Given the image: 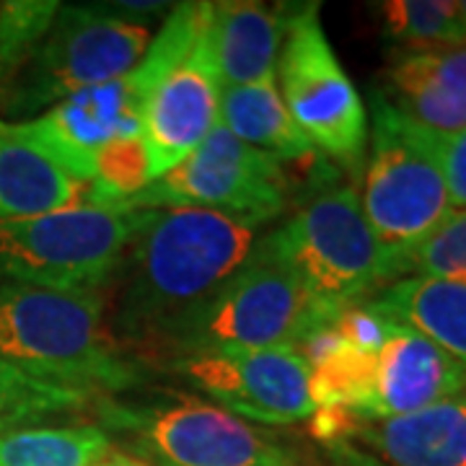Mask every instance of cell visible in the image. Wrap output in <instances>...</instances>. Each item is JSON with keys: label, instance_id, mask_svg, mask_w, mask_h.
<instances>
[{"label": "cell", "instance_id": "1", "mask_svg": "<svg viewBox=\"0 0 466 466\" xmlns=\"http://www.w3.org/2000/svg\"><path fill=\"white\" fill-rule=\"evenodd\" d=\"M272 226L208 208L137 210L116 275V342L148 352L153 339L198 309L247 265Z\"/></svg>", "mask_w": 466, "mask_h": 466}, {"label": "cell", "instance_id": "2", "mask_svg": "<svg viewBox=\"0 0 466 466\" xmlns=\"http://www.w3.org/2000/svg\"><path fill=\"white\" fill-rule=\"evenodd\" d=\"M0 363L96 400L146 386L140 358L104 319L101 290L0 285Z\"/></svg>", "mask_w": 466, "mask_h": 466}, {"label": "cell", "instance_id": "3", "mask_svg": "<svg viewBox=\"0 0 466 466\" xmlns=\"http://www.w3.org/2000/svg\"><path fill=\"white\" fill-rule=\"evenodd\" d=\"M109 435L125 438L153 466H309L272 428L233 415L182 389H133L96 401Z\"/></svg>", "mask_w": 466, "mask_h": 466}, {"label": "cell", "instance_id": "4", "mask_svg": "<svg viewBox=\"0 0 466 466\" xmlns=\"http://www.w3.org/2000/svg\"><path fill=\"white\" fill-rule=\"evenodd\" d=\"M210 3H177L140 63L106 84L86 88L26 122L16 133L52 158L76 182L91 184L96 156L116 137H137L156 88L189 52Z\"/></svg>", "mask_w": 466, "mask_h": 466}, {"label": "cell", "instance_id": "5", "mask_svg": "<svg viewBox=\"0 0 466 466\" xmlns=\"http://www.w3.org/2000/svg\"><path fill=\"white\" fill-rule=\"evenodd\" d=\"M272 233L299 278L306 327L334 321L339 311L366 303L397 280L394 262L370 231L352 182L337 179L309 192Z\"/></svg>", "mask_w": 466, "mask_h": 466}, {"label": "cell", "instance_id": "6", "mask_svg": "<svg viewBox=\"0 0 466 466\" xmlns=\"http://www.w3.org/2000/svg\"><path fill=\"white\" fill-rule=\"evenodd\" d=\"M306 317L299 278L269 228L231 280L153 339L148 358L161 363L208 350L293 348Z\"/></svg>", "mask_w": 466, "mask_h": 466}, {"label": "cell", "instance_id": "7", "mask_svg": "<svg viewBox=\"0 0 466 466\" xmlns=\"http://www.w3.org/2000/svg\"><path fill=\"white\" fill-rule=\"evenodd\" d=\"M438 143V135L400 115L370 88L368 150L358 198L370 231L394 262V275L401 254L451 213Z\"/></svg>", "mask_w": 466, "mask_h": 466}, {"label": "cell", "instance_id": "8", "mask_svg": "<svg viewBox=\"0 0 466 466\" xmlns=\"http://www.w3.org/2000/svg\"><path fill=\"white\" fill-rule=\"evenodd\" d=\"M150 45V29L106 5H63L50 32L0 88V112L26 122L55 104L133 70Z\"/></svg>", "mask_w": 466, "mask_h": 466}, {"label": "cell", "instance_id": "9", "mask_svg": "<svg viewBox=\"0 0 466 466\" xmlns=\"http://www.w3.org/2000/svg\"><path fill=\"white\" fill-rule=\"evenodd\" d=\"M137 210L78 202L45 216L0 220V285L104 290L116 278Z\"/></svg>", "mask_w": 466, "mask_h": 466}, {"label": "cell", "instance_id": "10", "mask_svg": "<svg viewBox=\"0 0 466 466\" xmlns=\"http://www.w3.org/2000/svg\"><path fill=\"white\" fill-rule=\"evenodd\" d=\"M280 96L306 137L342 174H363L368 109L321 26L319 3H288L278 57Z\"/></svg>", "mask_w": 466, "mask_h": 466}, {"label": "cell", "instance_id": "11", "mask_svg": "<svg viewBox=\"0 0 466 466\" xmlns=\"http://www.w3.org/2000/svg\"><path fill=\"white\" fill-rule=\"evenodd\" d=\"M293 182L283 161L251 148L218 119L182 164L168 168L122 205L125 213L158 208H208L231 216L275 223L288 213Z\"/></svg>", "mask_w": 466, "mask_h": 466}, {"label": "cell", "instance_id": "12", "mask_svg": "<svg viewBox=\"0 0 466 466\" xmlns=\"http://www.w3.org/2000/svg\"><path fill=\"white\" fill-rule=\"evenodd\" d=\"M158 366L218 407L257 425L309 422L311 373L296 350H208L167 358Z\"/></svg>", "mask_w": 466, "mask_h": 466}, {"label": "cell", "instance_id": "13", "mask_svg": "<svg viewBox=\"0 0 466 466\" xmlns=\"http://www.w3.org/2000/svg\"><path fill=\"white\" fill-rule=\"evenodd\" d=\"M309 428L334 466H466V391L383 420L317 410Z\"/></svg>", "mask_w": 466, "mask_h": 466}, {"label": "cell", "instance_id": "14", "mask_svg": "<svg viewBox=\"0 0 466 466\" xmlns=\"http://www.w3.org/2000/svg\"><path fill=\"white\" fill-rule=\"evenodd\" d=\"M208 21L210 8L189 52L161 81L146 109L140 137L148 150L150 182L182 164L216 127L220 115L223 81L218 73Z\"/></svg>", "mask_w": 466, "mask_h": 466}, {"label": "cell", "instance_id": "15", "mask_svg": "<svg viewBox=\"0 0 466 466\" xmlns=\"http://www.w3.org/2000/svg\"><path fill=\"white\" fill-rule=\"evenodd\" d=\"M376 91L422 130L449 137L466 130V45L391 50Z\"/></svg>", "mask_w": 466, "mask_h": 466}, {"label": "cell", "instance_id": "16", "mask_svg": "<svg viewBox=\"0 0 466 466\" xmlns=\"http://www.w3.org/2000/svg\"><path fill=\"white\" fill-rule=\"evenodd\" d=\"M464 391L466 368L428 337L394 321L389 339L376 355L373 397L363 415L355 417L383 420L412 415Z\"/></svg>", "mask_w": 466, "mask_h": 466}, {"label": "cell", "instance_id": "17", "mask_svg": "<svg viewBox=\"0 0 466 466\" xmlns=\"http://www.w3.org/2000/svg\"><path fill=\"white\" fill-rule=\"evenodd\" d=\"M288 5L223 0L210 5L208 32L223 88L265 84L278 78Z\"/></svg>", "mask_w": 466, "mask_h": 466}, {"label": "cell", "instance_id": "18", "mask_svg": "<svg viewBox=\"0 0 466 466\" xmlns=\"http://www.w3.org/2000/svg\"><path fill=\"white\" fill-rule=\"evenodd\" d=\"M88 184L47 158L0 116V220L45 216L84 202Z\"/></svg>", "mask_w": 466, "mask_h": 466}, {"label": "cell", "instance_id": "19", "mask_svg": "<svg viewBox=\"0 0 466 466\" xmlns=\"http://www.w3.org/2000/svg\"><path fill=\"white\" fill-rule=\"evenodd\" d=\"M366 303L428 337L466 368V283L401 278L383 285Z\"/></svg>", "mask_w": 466, "mask_h": 466}, {"label": "cell", "instance_id": "20", "mask_svg": "<svg viewBox=\"0 0 466 466\" xmlns=\"http://www.w3.org/2000/svg\"><path fill=\"white\" fill-rule=\"evenodd\" d=\"M218 119L251 148L275 156L278 161H317L324 158L306 137L285 106L278 78L265 84L223 88Z\"/></svg>", "mask_w": 466, "mask_h": 466}, {"label": "cell", "instance_id": "21", "mask_svg": "<svg viewBox=\"0 0 466 466\" xmlns=\"http://www.w3.org/2000/svg\"><path fill=\"white\" fill-rule=\"evenodd\" d=\"M112 449L96 422L29 425L0 433V466H91Z\"/></svg>", "mask_w": 466, "mask_h": 466}, {"label": "cell", "instance_id": "22", "mask_svg": "<svg viewBox=\"0 0 466 466\" xmlns=\"http://www.w3.org/2000/svg\"><path fill=\"white\" fill-rule=\"evenodd\" d=\"M391 50L466 45V24L456 0H383L370 5Z\"/></svg>", "mask_w": 466, "mask_h": 466}, {"label": "cell", "instance_id": "23", "mask_svg": "<svg viewBox=\"0 0 466 466\" xmlns=\"http://www.w3.org/2000/svg\"><path fill=\"white\" fill-rule=\"evenodd\" d=\"M96 397L0 363V433L94 410Z\"/></svg>", "mask_w": 466, "mask_h": 466}, {"label": "cell", "instance_id": "24", "mask_svg": "<svg viewBox=\"0 0 466 466\" xmlns=\"http://www.w3.org/2000/svg\"><path fill=\"white\" fill-rule=\"evenodd\" d=\"M148 184L150 164L143 137H116L99 150L96 171L86 189L84 202L122 210V205Z\"/></svg>", "mask_w": 466, "mask_h": 466}, {"label": "cell", "instance_id": "25", "mask_svg": "<svg viewBox=\"0 0 466 466\" xmlns=\"http://www.w3.org/2000/svg\"><path fill=\"white\" fill-rule=\"evenodd\" d=\"M401 278H435L466 283V210H451L417 247L397 262Z\"/></svg>", "mask_w": 466, "mask_h": 466}, {"label": "cell", "instance_id": "26", "mask_svg": "<svg viewBox=\"0 0 466 466\" xmlns=\"http://www.w3.org/2000/svg\"><path fill=\"white\" fill-rule=\"evenodd\" d=\"M57 11L55 0H0V88L32 57Z\"/></svg>", "mask_w": 466, "mask_h": 466}, {"label": "cell", "instance_id": "27", "mask_svg": "<svg viewBox=\"0 0 466 466\" xmlns=\"http://www.w3.org/2000/svg\"><path fill=\"white\" fill-rule=\"evenodd\" d=\"M391 324H394L391 319L383 317L381 311H376L368 303L350 306L334 317V329L339 332V337L348 342L350 348L368 352V355H379L383 342L389 339Z\"/></svg>", "mask_w": 466, "mask_h": 466}, {"label": "cell", "instance_id": "28", "mask_svg": "<svg viewBox=\"0 0 466 466\" xmlns=\"http://www.w3.org/2000/svg\"><path fill=\"white\" fill-rule=\"evenodd\" d=\"M438 153L446 177L451 210H466V130L441 137Z\"/></svg>", "mask_w": 466, "mask_h": 466}, {"label": "cell", "instance_id": "29", "mask_svg": "<svg viewBox=\"0 0 466 466\" xmlns=\"http://www.w3.org/2000/svg\"><path fill=\"white\" fill-rule=\"evenodd\" d=\"M91 466H153L150 461H146L143 456H137L133 451H122V449H112L106 451L104 456H101L99 461H94Z\"/></svg>", "mask_w": 466, "mask_h": 466}, {"label": "cell", "instance_id": "30", "mask_svg": "<svg viewBox=\"0 0 466 466\" xmlns=\"http://www.w3.org/2000/svg\"><path fill=\"white\" fill-rule=\"evenodd\" d=\"M459 11H461V18H464V24H466V0L459 3Z\"/></svg>", "mask_w": 466, "mask_h": 466}]
</instances>
